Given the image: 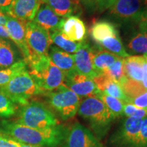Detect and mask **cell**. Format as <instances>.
<instances>
[{
	"label": "cell",
	"mask_w": 147,
	"mask_h": 147,
	"mask_svg": "<svg viewBox=\"0 0 147 147\" xmlns=\"http://www.w3.org/2000/svg\"><path fill=\"white\" fill-rule=\"evenodd\" d=\"M67 128L59 125L48 129H34L16 122L0 121V134L18 142L40 147H58L61 145Z\"/></svg>",
	"instance_id": "6da1fadb"
},
{
	"label": "cell",
	"mask_w": 147,
	"mask_h": 147,
	"mask_svg": "<svg viewBox=\"0 0 147 147\" xmlns=\"http://www.w3.org/2000/svg\"><path fill=\"white\" fill-rule=\"evenodd\" d=\"M26 61L29 74L45 93L64 84L65 74L53 63L49 55H31Z\"/></svg>",
	"instance_id": "7a4b0ae2"
},
{
	"label": "cell",
	"mask_w": 147,
	"mask_h": 147,
	"mask_svg": "<svg viewBox=\"0 0 147 147\" xmlns=\"http://www.w3.org/2000/svg\"><path fill=\"white\" fill-rule=\"evenodd\" d=\"M78 114L89 123L92 132L98 140L108 134L115 119L104 102L97 97H87L81 101Z\"/></svg>",
	"instance_id": "3957f363"
},
{
	"label": "cell",
	"mask_w": 147,
	"mask_h": 147,
	"mask_svg": "<svg viewBox=\"0 0 147 147\" xmlns=\"http://www.w3.org/2000/svg\"><path fill=\"white\" fill-rule=\"evenodd\" d=\"M0 92L20 106L26 105L33 97L45 93L38 87L27 69L14 76L5 85L0 87Z\"/></svg>",
	"instance_id": "277c9868"
},
{
	"label": "cell",
	"mask_w": 147,
	"mask_h": 147,
	"mask_svg": "<svg viewBox=\"0 0 147 147\" xmlns=\"http://www.w3.org/2000/svg\"><path fill=\"white\" fill-rule=\"evenodd\" d=\"M15 122L34 129H48L59 125L53 112L45 104L36 101H31L21 106Z\"/></svg>",
	"instance_id": "5b68a950"
},
{
	"label": "cell",
	"mask_w": 147,
	"mask_h": 147,
	"mask_svg": "<svg viewBox=\"0 0 147 147\" xmlns=\"http://www.w3.org/2000/svg\"><path fill=\"white\" fill-rule=\"evenodd\" d=\"M45 95L49 106L63 120L73 118L78 113L81 99L65 84Z\"/></svg>",
	"instance_id": "8992f818"
},
{
	"label": "cell",
	"mask_w": 147,
	"mask_h": 147,
	"mask_svg": "<svg viewBox=\"0 0 147 147\" xmlns=\"http://www.w3.org/2000/svg\"><path fill=\"white\" fill-rule=\"evenodd\" d=\"M147 7V0H117L108 14L121 23L138 24Z\"/></svg>",
	"instance_id": "52a82bcc"
},
{
	"label": "cell",
	"mask_w": 147,
	"mask_h": 147,
	"mask_svg": "<svg viewBox=\"0 0 147 147\" xmlns=\"http://www.w3.org/2000/svg\"><path fill=\"white\" fill-rule=\"evenodd\" d=\"M142 119L127 117L109 139L112 147H131L140 131Z\"/></svg>",
	"instance_id": "ba28073f"
},
{
	"label": "cell",
	"mask_w": 147,
	"mask_h": 147,
	"mask_svg": "<svg viewBox=\"0 0 147 147\" xmlns=\"http://www.w3.org/2000/svg\"><path fill=\"white\" fill-rule=\"evenodd\" d=\"M61 147H103L100 140L89 129L78 122L67 128Z\"/></svg>",
	"instance_id": "9c48e42d"
},
{
	"label": "cell",
	"mask_w": 147,
	"mask_h": 147,
	"mask_svg": "<svg viewBox=\"0 0 147 147\" xmlns=\"http://www.w3.org/2000/svg\"><path fill=\"white\" fill-rule=\"evenodd\" d=\"M25 32L31 55H48L52 44L49 32L34 21L27 22Z\"/></svg>",
	"instance_id": "30bf717a"
},
{
	"label": "cell",
	"mask_w": 147,
	"mask_h": 147,
	"mask_svg": "<svg viewBox=\"0 0 147 147\" xmlns=\"http://www.w3.org/2000/svg\"><path fill=\"white\" fill-rule=\"evenodd\" d=\"M64 84L80 97H97L100 93L93 79L76 71L65 75Z\"/></svg>",
	"instance_id": "8fae6325"
},
{
	"label": "cell",
	"mask_w": 147,
	"mask_h": 147,
	"mask_svg": "<svg viewBox=\"0 0 147 147\" xmlns=\"http://www.w3.org/2000/svg\"><path fill=\"white\" fill-rule=\"evenodd\" d=\"M95 49L87 42H82L81 46L74 55L75 71L80 74L93 79L99 76L93 67V58Z\"/></svg>",
	"instance_id": "7c38bea8"
},
{
	"label": "cell",
	"mask_w": 147,
	"mask_h": 147,
	"mask_svg": "<svg viewBox=\"0 0 147 147\" xmlns=\"http://www.w3.org/2000/svg\"><path fill=\"white\" fill-rule=\"evenodd\" d=\"M27 22L8 16L5 25L10 36V39L19 49L25 61L28 60L31 56L30 51L26 40L25 27Z\"/></svg>",
	"instance_id": "4fadbf2b"
},
{
	"label": "cell",
	"mask_w": 147,
	"mask_h": 147,
	"mask_svg": "<svg viewBox=\"0 0 147 147\" xmlns=\"http://www.w3.org/2000/svg\"><path fill=\"white\" fill-rule=\"evenodd\" d=\"M41 3L40 0H14L6 14L23 21H33Z\"/></svg>",
	"instance_id": "5bb4252c"
},
{
	"label": "cell",
	"mask_w": 147,
	"mask_h": 147,
	"mask_svg": "<svg viewBox=\"0 0 147 147\" xmlns=\"http://www.w3.org/2000/svg\"><path fill=\"white\" fill-rule=\"evenodd\" d=\"M59 31L67 39L75 42H83L87 37L85 25L77 16L64 18Z\"/></svg>",
	"instance_id": "9a60e30c"
},
{
	"label": "cell",
	"mask_w": 147,
	"mask_h": 147,
	"mask_svg": "<svg viewBox=\"0 0 147 147\" xmlns=\"http://www.w3.org/2000/svg\"><path fill=\"white\" fill-rule=\"evenodd\" d=\"M63 18H61L53 12L49 5L41 4L33 21L49 32L60 30Z\"/></svg>",
	"instance_id": "2e32d148"
},
{
	"label": "cell",
	"mask_w": 147,
	"mask_h": 147,
	"mask_svg": "<svg viewBox=\"0 0 147 147\" xmlns=\"http://www.w3.org/2000/svg\"><path fill=\"white\" fill-rule=\"evenodd\" d=\"M97 89L102 93L119 99L125 104L128 103V99L125 94L121 84L105 74H100L93 79Z\"/></svg>",
	"instance_id": "e0dca14e"
},
{
	"label": "cell",
	"mask_w": 147,
	"mask_h": 147,
	"mask_svg": "<svg viewBox=\"0 0 147 147\" xmlns=\"http://www.w3.org/2000/svg\"><path fill=\"white\" fill-rule=\"evenodd\" d=\"M48 55L53 63L63 71L65 75L75 71L74 55L53 45L49 49Z\"/></svg>",
	"instance_id": "ac0fdd59"
},
{
	"label": "cell",
	"mask_w": 147,
	"mask_h": 147,
	"mask_svg": "<svg viewBox=\"0 0 147 147\" xmlns=\"http://www.w3.org/2000/svg\"><path fill=\"white\" fill-rule=\"evenodd\" d=\"M49 5L57 15L61 18L72 16L80 9L79 0H40Z\"/></svg>",
	"instance_id": "d6986e66"
},
{
	"label": "cell",
	"mask_w": 147,
	"mask_h": 147,
	"mask_svg": "<svg viewBox=\"0 0 147 147\" xmlns=\"http://www.w3.org/2000/svg\"><path fill=\"white\" fill-rule=\"evenodd\" d=\"M144 60L143 55H129L123 58V69L127 78L133 81L142 82Z\"/></svg>",
	"instance_id": "ffe728a7"
},
{
	"label": "cell",
	"mask_w": 147,
	"mask_h": 147,
	"mask_svg": "<svg viewBox=\"0 0 147 147\" xmlns=\"http://www.w3.org/2000/svg\"><path fill=\"white\" fill-rule=\"evenodd\" d=\"M16 49L9 40L0 38V69L10 67L19 61Z\"/></svg>",
	"instance_id": "44dd1931"
},
{
	"label": "cell",
	"mask_w": 147,
	"mask_h": 147,
	"mask_svg": "<svg viewBox=\"0 0 147 147\" xmlns=\"http://www.w3.org/2000/svg\"><path fill=\"white\" fill-rule=\"evenodd\" d=\"M119 34L114 24L106 21L95 22L90 29V34L94 41L99 44L104 38Z\"/></svg>",
	"instance_id": "7402d4cb"
},
{
	"label": "cell",
	"mask_w": 147,
	"mask_h": 147,
	"mask_svg": "<svg viewBox=\"0 0 147 147\" xmlns=\"http://www.w3.org/2000/svg\"><path fill=\"white\" fill-rule=\"evenodd\" d=\"M119 57L100 47L97 50H95L93 58L94 69L99 75L102 74L106 69L113 65Z\"/></svg>",
	"instance_id": "603a6c76"
},
{
	"label": "cell",
	"mask_w": 147,
	"mask_h": 147,
	"mask_svg": "<svg viewBox=\"0 0 147 147\" xmlns=\"http://www.w3.org/2000/svg\"><path fill=\"white\" fill-rule=\"evenodd\" d=\"M99 45L121 58H125L129 56V54L127 53L119 34L104 38Z\"/></svg>",
	"instance_id": "cb8c5ba5"
},
{
	"label": "cell",
	"mask_w": 147,
	"mask_h": 147,
	"mask_svg": "<svg viewBox=\"0 0 147 147\" xmlns=\"http://www.w3.org/2000/svg\"><path fill=\"white\" fill-rule=\"evenodd\" d=\"M127 47L133 54H147V29H139V32L130 38Z\"/></svg>",
	"instance_id": "d4e9b609"
},
{
	"label": "cell",
	"mask_w": 147,
	"mask_h": 147,
	"mask_svg": "<svg viewBox=\"0 0 147 147\" xmlns=\"http://www.w3.org/2000/svg\"><path fill=\"white\" fill-rule=\"evenodd\" d=\"M52 43L67 53H75L81 46L82 42H75L69 40L59 30L49 32ZM84 42V41H83Z\"/></svg>",
	"instance_id": "484cf974"
},
{
	"label": "cell",
	"mask_w": 147,
	"mask_h": 147,
	"mask_svg": "<svg viewBox=\"0 0 147 147\" xmlns=\"http://www.w3.org/2000/svg\"><path fill=\"white\" fill-rule=\"evenodd\" d=\"M26 69H27V63L24 59L8 68L0 69V87L5 85L14 76Z\"/></svg>",
	"instance_id": "4316f807"
},
{
	"label": "cell",
	"mask_w": 147,
	"mask_h": 147,
	"mask_svg": "<svg viewBox=\"0 0 147 147\" xmlns=\"http://www.w3.org/2000/svg\"><path fill=\"white\" fill-rule=\"evenodd\" d=\"M104 102L108 109L113 114L115 118L120 117L123 115V108L125 103L119 99L113 96L106 95L105 93L100 92L97 97Z\"/></svg>",
	"instance_id": "83f0119b"
},
{
	"label": "cell",
	"mask_w": 147,
	"mask_h": 147,
	"mask_svg": "<svg viewBox=\"0 0 147 147\" xmlns=\"http://www.w3.org/2000/svg\"><path fill=\"white\" fill-rule=\"evenodd\" d=\"M102 74L119 82L120 84L124 83L127 78H126L124 73L123 58L119 57L113 65H110Z\"/></svg>",
	"instance_id": "f1b7e54d"
},
{
	"label": "cell",
	"mask_w": 147,
	"mask_h": 147,
	"mask_svg": "<svg viewBox=\"0 0 147 147\" xmlns=\"http://www.w3.org/2000/svg\"><path fill=\"white\" fill-rule=\"evenodd\" d=\"M17 105L0 92V117L10 118L15 115Z\"/></svg>",
	"instance_id": "f546056e"
},
{
	"label": "cell",
	"mask_w": 147,
	"mask_h": 147,
	"mask_svg": "<svg viewBox=\"0 0 147 147\" xmlns=\"http://www.w3.org/2000/svg\"><path fill=\"white\" fill-rule=\"evenodd\" d=\"M123 115L127 117H136L143 119L147 117V110L138 108L130 103H127L124 105Z\"/></svg>",
	"instance_id": "4dcf8cb0"
},
{
	"label": "cell",
	"mask_w": 147,
	"mask_h": 147,
	"mask_svg": "<svg viewBox=\"0 0 147 147\" xmlns=\"http://www.w3.org/2000/svg\"><path fill=\"white\" fill-rule=\"evenodd\" d=\"M131 147H147V117L142 119L140 131Z\"/></svg>",
	"instance_id": "1f68e13d"
},
{
	"label": "cell",
	"mask_w": 147,
	"mask_h": 147,
	"mask_svg": "<svg viewBox=\"0 0 147 147\" xmlns=\"http://www.w3.org/2000/svg\"><path fill=\"white\" fill-rule=\"evenodd\" d=\"M96 9L100 12L108 10L117 0H94Z\"/></svg>",
	"instance_id": "d6a6232c"
},
{
	"label": "cell",
	"mask_w": 147,
	"mask_h": 147,
	"mask_svg": "<svg viewBox=\"0 0 147 147\" xmlns=\"http://www.w3.org/2000/svg\"><path fill=\"white\" fill-rule=\"evenodd\" d=\"M0 147H20L17 142L7 136L0 134Z\"/></svg>",
	"instance_id": "836d02e7"
},
{
	"label": "cell",
	"mask_w": 147,
	"mask_h": 147,
	"mask_svg": "<svg viewBox=\"0 0 147 147\" xmlns=\"http://www.w3.org/2000/svg\"><path fill=\"white\" fill-rule=\"evenodd\" d=\"M79 1L88 12H93L97 10L94 0H79Z\"/></svg>",
	"instance_id": "e575fe53"
},
{
	"label": "cell",
	"mask_w": 147,
	"mask_h": 147,
	"mask_svg": "<svg viewBox=\"0 0 147 147\" xmlns=\"http://www.w3.org/2000/svg\"><path fill=\"white\" fill-rule=\"evenodd\" d=\"M14 0H0V12L6 14Z\"/></svg>",
	"instance_id": "d590c367"
},
{
	"label": "cell",
	"mask_w": 147,
	"mask_h": 147,
	"mask_svg": "<svg viewBox=\"0 0 147 147\" xmlns=\"http://www.w3.org/2000/svg\"><path fill=\"white\" fill-rule=\"evenodd\" d=\"M142 70H143V75H142V84L144 88L147 90V62L146 61L144 60L142 63Z\"/></svg>",
	"instance_id": "8d00e7d4"
},
{
	"label": "cell",
	"mask_w": 147,
	"mask_h": 147,
	"mask_svg": "<svg viewBox=\"0 0 147 147\" xmlns=\"http://www.w3.org/2000/svg\"><path fill=\"white\" fill-rule=\"evenodd\" d=\"M138 25L139 29H147V7L144 13H143L140 21L139 23L138 24Z\"/></svg>",
	"instance_id": "74e56055"
},
{
	"label": "cell",
	"mask_w": 147,
	"mask_h": 147,
	"mask_svg": "<svg viewBox=\"0 0 147 147\" xmlns=\"http://www.w3.org/2000/svg\"><path fill=\"white\" fill-rule=\"evenodd\" d=\"M0 38H3V39H6V40H10L8 32V30H7L6 27H5V25H0Z\"/></svg>",
	"instance_id": "f35d334b"
},
{
	"label": "cell",
	"mask_w": 147,
	"mask_h": 147,
	"mask_svg": "<svg viewBox=\"0 0 147 147\" xmlns=\"http://www.w3.org/2000/svg\"><path fill=\"white\" fill-rule=\"evenodd\" d=\"M8 16H9L7 15V14L0 12V25H5L7 22V20H8Z\"/></svg>",
	"instance_id": "ab89813d"
},
{
	"label": "cell",
	"mask_w": 147,
	"mask_h": 147,
	"mask_svg": "<svg viewBox=\"0 0 147 147\" xmlns=\"http://www.w3.org/2000/svg\"><path fill=\"white\" fill-rule=\"evenodd\" d=\"M17 142V141H16ZM18 146L20 147H40V146H32V145H29V144H23V143H21V142H17Z\"/></svg>",
	"instance_id": "60d3db41"
},
{
	"label": "cell",
	"mask_w": 147,
	"mask_h": 147,
	"mask_svg": "<svg viewBox=\"0 0 147 147\" xmlns=\"http://www.w3.org/2000/svg\"><path fill=\"white\" fill-rule=\"evenodd\" d=\"M143 57H144V59H145V60H146V62H147V54L144 55H143Z\"/></svg>",
	"instance_id": "b9f144b4"
}]
</instances>
